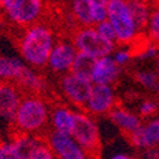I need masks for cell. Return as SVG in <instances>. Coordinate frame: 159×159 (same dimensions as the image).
Segmentation results:
<instances>
[{"mask_svg": "<svg viewBox=\"0 0 159 159\" xmlns=\"http://www.w3.org/2000/svg\"><path fill=\"white\" fill-rule=\"evenodd\" d=\"M159 110V104L157 100L152 97H147L144 100H142V102L138 106V115L140 116V119H148V117H153L154 115H157Z\"/></svg>", "mask_w": 159, "mask_h": 159, "instance_id": "23", "label": "cell"}, {"mask_svg": "<svg viewBox=\"0 0 159 159\" xmlns=\"http://www.w3.org/2000/svg\"><path fill=\"white\" fill-rule=\"evenodd\" d=\"M0 11H2V0H0Z\"/></svg>", "mask_w": 159, "mask_h": 159, "instance_id": "32", "label": "cell"}, {"mask_svg": "<svg viewBox=\"0 0 159 159\" xmlns=\"http://www.w3.org/2000/svg\"><path fill=\"white\" fill-rule=\"evenodd\" d=\"M110 159H136V158L133 155H129V154H115Z\"/></svg>", "mask_w": 159, "mask_h": 159, "instance_id": "30", "label": "cell"}, {"mask_svg": "<svg viewBox=\"0 0 159 159\" xmlns=\"http://www.w3.org/2000/svg\"><path fill=\"white\" fill-rule=\"evenodd\" d=\"M145 32L149 42L159 47V3L152 4V10Z\"/></svg>", "mask_w": 159, "mask_h": 159, "instance_id": "20", "label": "cell"}, {"mask_svg": "<svg viewBox=\"0 0 159 159\" xmlns=\"http://www.w3.org/2000/svg\"><path fill=\"white\" fill-rule=\"evenodd\" d=\"M48 3L42 0H2V11L15 27L23 30L41 22H46Z\"/></svg>", "mask_w": 159, "mask_h": 159, "instance_id": "3", "label": "cell"}, {"mask_svg": "<svg viewBox=\"0 0 159 159\" xmlns=\"http://www.w3.org/2000/svg\"><path fill=\"white\" fill-rule=\"evenodd\" d=\"M107 116L110 121L126 138L135 133L143 125V120L140 119V116L123 106H116Z\"/></svg>", "mask_w": 159, "mask_h": 159, "instance_id": "14", "label": "cell"}, {"mask_svg": "<svg viewBox=\"0 0 159 159\" xmlns=\"http://www.w3.org/2000/svg\"><path fill=\"white\" fill-rule=\"evenodd\" d=\"M129 143L140 150L159 148V117H154L128 136Z\"/></svg>", "mask_w": 159, "mask_h": 159, "instance_id": "11", "label": "cell"}, {"mask_svg": "<svg viewBox=\"0 0 159 159\" xmlns=\"http://www.w3.org/2000/svg\"><path fill=\"white\" fill-rule=\"evenodd\" d=\"M123 68H120L111 56L100 58L96 61L95 70L92 73L91 82L93 85H105V86H112L117 82L120 78Z\"/></svg>", "mask_w": 159, "mask_h": 159, "instance_id": "13", "label": "cell"}, {"mask_svg": "<svg viewBox=\"0 0 159 159\" xmlns=\"http://www.w3.org/2000/svg\"><path fill=\"white\" fill-rule=\"evenodd\" d=\"M157 75L159 76V58H158V62H157Z\"/></svg>", "mask_w": 159, "mask_h": 159, "instance_id": "31", "label": "cell"}, {"mask_svg": "<svg viewBox=\"0 0 159 159\" xmlns=\"http://www.w3.org/2000/svg\"><path fill=\"white\" fill-rule=\"evenodd\" d=\"M0 159H25V155L11 140L10 143H0Z\"/></svg>", "mask_w": 159, "mask_h": 159, "instance_id": "25", "label": "cell"}, {"mask_svg": "<svg viewBox=\"0 0 159 159\" xmlns=\"http://www.w3.org/2000/svg\"><path fill=\"white\" fill-rule=\"evenodd\" d=\"M95 29L97 30V33L100 34L104 39H106V41L116 44V34H115V30H114V28H112V25L110 24L109 20H105V22H102L100 24L95 25Z\"/></svg>", "mask_w": 159, "mask_h": 159, "instance_id": "26", "label": "cell"}, {"mask_svg": "<svg viewBox=\"0 0 159 159\" xmlns=\"http://www.w3.org/2000/svg\"><path fill=\"white\" fill-rule=\"evenodd\" d=\"M70 15L77 27H95L91 0H73L70 3Z\"/></svg>", "mask_w": 159, "mask_h": 159, "instance_id": "17", "label": "cell"}, {"mask_svg": "<svg viewBox=\"0 0 159 159\" xmlns=\"http://www.w3.org/2000/svg\"><path fill=\"white\" fill-rule=\"evenodd\" d=\"M71 136L86 153L89 159H98L101 153V136L95 117L84 110L75 112Z\"/></svg>", "mask_w": 159, "mask_h": 159, "instance_id": "5", "label": "cell"}, {"mask_svg": "<svg viewBox=\"0 0 159 159\" xmlns=\"http://www.w3.org/2000/svg\"><path fill=\"white\" fill-rule=\"evenodd\" d=\"M107 20L116 34V44L130 46L138 41L139 32L126 0H109Z\"/></svg>", "mask_w": 159, "mask_h": 159, "instance_id": "4", "label": "cell"}, {"mask_svg": "<svg viewBox=\"0 0 159 159\" xmlns=\"http://www.w3.org/2000/svg\"><path fill=\"white\" fill-rule=\"evenodd\" d=\"M51 107L42 95H24L11 121L14 134L43 138L51 125Z\"/></svg>", "mask_w": 159, "mask_h": 159, "instance_id": "2", "label": "cell"}, {"mask_svg": "<svg viewBox=\"0 0 159 159\" xmlns=\"http://www.w3.org/2000/svg\"><path fill=\"white\" fill-rule=\"evenodd\" d=\"M27 159H57L49 145L43 138H41L39 143L34 147V149L29 153Z\"/></svg>", "mask_w": 159, "mask_h": 159, "instance_id": "24", "label": "cell"}, {"mask_svg": "<svg viewBox=\"0 0 159 159\" xmlns=\"http://www.w3.org/2000/svg\"><path fill=\"white\" fill-rule=\"evenodd\" d=\"M107 2L109 0H91V9L95 25L107 20Z\"/></svg>", "mask_w": 159, "mask_h": 159, "instance_id": "22", "label": "cell"}, {"mask_svg": "<svg viewBox=\"0 0 159 159\" xmlns=\"http://www.w3.org/2000/svg\"><path fill=\"white\" fill-rule=\"evenodd\" d=\"M75 112L63 104H54L51 107V128L52 130L70 134L75 124Z\"/></svg>", "mask_w": 159, "mask_h": 159, "instance_id": "15", "label": "cell"}, {"mask_svg": "<svg viewBox=\"0 0 159 159\" xmlns=\"http://www.w3.org/2000/svg\"><path fill=\"white\" fill-rule=\"evenodd\" d=\"M158 149H145L140 153V159H157Z\"/></svg>", "mask_w": 159, "mask_h": 159, "instance_id": "29", "label": "cell"}, {"mask_svg": "<svg viewBox=\"0 0 159 159\" xmlns=\"http://www.w3.org/2000/svg\"><path fill=\"white\" fill-rule=\"evenodd\" d=\"M128 5L139 32L143 33L144 30H147L149 15L152 10V3L143 2V0H129Z\"/></svg>", "mask_w": 159, "mask_h": 159, "instance_id": "19", "label": "cell"}, {"mask_svg": "<svg viewBox=\"0 0 159 159\" xmlns=\"http://www.w3.org/2000/svg\"><path fill=\"white\" fill-rule=\"evenodd\" d=\"M92 87V82L78 78L72 73H66L59 77V90L62 95L68 102L80 109H85Z\"/></svg>", "mask_w": 159, "mask_h": 159, "instance_id": "7", "label": "cell"}, {"mask_svg": "<svg viewBox=\"0 0 159 159\" xmlns=\"http://www.w3.org/2000/svg\"><path fill=\"white\" fill-rule=\"evenodd\" d=\"M158 56H159V47L153 44V43H150V42L142 49L140 53H139V58H142V59L157 58Z\"/></svg>", "mask_w": 159, "mask_h": 159, "instance_id": "28", "label": "cell"}, {"mask_svg": "<svg viewBox=\"0 0 159 159\" xmlns=\"http://www.w3.org/2000/svg\"><path fill=\"white\" fill-rule=\"evenodd\" d=\"M56 42L54 29L48 20H46L22 30V34L18 38V49L28 65L42 70L48 65Z\"/></svg>", "mask_w": 159, "mask_h": 159, "instance_id": "1", "label": "cell"}, {"mask_svg": "<svg viewBox=\"0 0 159 159\" xmlns=\"http://www.w3.org/2000/svg\"><path fill=\"white\" fill-rule=\"evenodd\" d=\"M112 59L115 61V63L120 67V68H124L125 66H128V63L131 61L133 58V52L130 49H126V48H119V49H115V52L112 53Z\"/></svg>", "mask_w": 159, "mask_h": 159, "instance_id": "27", "label": "cell"}, {"mask_svg": "<svg viewBox=\"0 0 159 159\" xmlns=\"http://www.w3.org/2000/svg\"><path fill=\"white\" fill-rule=\"evenodd\" d=\"M96 61H97L96 58H93V57H91L89 54L77 52L70 73L77 76L78 78H82V80H86V81L91 82Z\"/></svg>", "mask_w": 159, "mask_h": 159, "instance_id": "18", "label": "cell"}, {"mask_svg": "<svg viewBox=\"0 0 159 159\" xmlns=\"http://www.w3.org/2000/svg\"><path fill=\"white\" fill-rule=\"evenodd\" d=\"M134 80L145 90L159 92V76L157 75V72L147 71V70L136 71L134 73Z\"/></svg>", "mask_w": 159, "mask_h": 159, "instance_id": "21", "label": "cell"}, {"mask_svg": "<svg viewBox=\"0 0 159 159\" xmlns=\"http://www.w3.org/2000/svg\"><path fill=\"white\" fill-rule=\"evenodd\" d=\"M24 93L13 82H0V116L14 120Z\"/></svg>", "mask_w": 159, "mask_h": 159, "instance_id": "12", "label": "cell"}, {"mask_svg": "<svg viewBox=\"0 0 159 159\" xmlns=\"http://www.w3.org/2000/svg\"><path fill=\"white\" fill-rule=\"evenodd\" d=\"M70 39L77 52L89 54L96 59L111 56L116 48V44L104 39L95 27H78L70 34Z\"/></svg>", "mask_w": 159, "mask_h": 159, "instance_id": "6", "label": "cell"}, {"mask_svg": "<svg viewBox=\"0 0 159 159\" xmlns=\"http://www.w3.org/2000/svg\"><path fill=\"white\" fill-rule=\"evenodd\" d=\"M157 159H159V148H158V157H157Z\"/></svg>", "mask_w": 159, "mask_h": 159, "instance_id": "33", "label": "cell"}, {"mask_svg": "<svg viewBox=\"0 0 159 159\" xmlns=\"http://www.w3.org/2000/svg\"><path fill=\"white\" fill-rule=\"evenodd\" d=\"M27 68L20 59L0 56V82L16 84Z\"/></svg>", "mask_w": 159, "mask_h": 159, "instance_id": "16", "label": "cell"}, {"mask_svg": "<svg viewBox=\"0 0 159 159\" xmlns=\"http://www.w3.org/2000/svg\"><path fill=\"white\" fill-rule=\"evenodd\" d=\"M116 106L117 101L112 86L93 85L84 111H86L93 117L104 116L109 115Z\"/></svg>", "mask_w": 159, "mask_h": 159, "instance_id": "9", "label": "cell"}, {"mask_svg": "<svg viewBox=\"0 0 159 159\" xmlns=\"http://www.w3.org/2000/svg\"><path fill=\"white\" fill-rule=\"evenodd\" d=\"M43 139L57 159H89L78 143L70 135L49 129Z\"/></svg>", "mask_w": 159, "mask_h": 159, "instance_id": "8", "label": "cell"}, {"mask_svg": "<svg viewBox=\"0 0 159 159\" xmlns=\"http://www.w3.org/2000/svg\"><path fill=\"white\" fill-rule=\"evenodd\" d=\"M76 54H77V49L75 48L71 39L59 38L57 39V42L51 52L47 66L53 73L59 75V77H61L71 72V67L73 65Z\"/></svg>", "mask_w": 159, "mask_h": 159, "instance_id": "10", "label": "cell"}]
</instances>
